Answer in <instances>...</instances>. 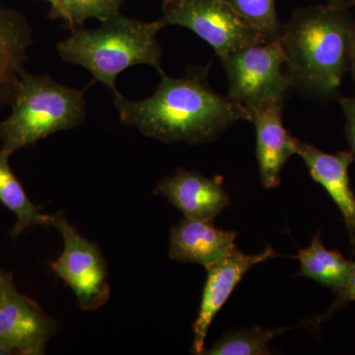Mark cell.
I'll list each match as a JSON object with an SVG mask.
<instances>
[{
	"label": "cell",
	"mask_w": 355,
	"mask_h": 355,
	"mask_svg": "<svg viewBox=\"0 0 355 355\" xmlns=\"http://www.w3.org/2000/svg\"><path fill=\"white\" fill-rule=\"evenodd\" d=\"M284 331L280 330H263L256 327L248 330L228 333L217 340L202 354L209 355H265L270 354V343L275 335Z\"/></svg>",
	"instance_id": "18"
},
{
	"label": "cell",
	"mask_w": 355,
	"mask_h": 355,
	"mask_svg": "<svg viewBox=\"0 0 355 355\" xmlns=\"http://www.w3.org/2000/svg\"><path fill=\"white\" fill-rule=\"evenodd\" d=\"M160 19L165 27L178 25L191 30L219 58L266 42L226 0H164Z\"/></svg>",
	"instance_id": "6"
},
{
	"label": "cell",
	"mask_w": 355,
	"mask_h": 355,
	"mask_svg": "<svg viewBox=\"0 0 355 355\" xmlns=\"http://www.w3.org/2000/svg\"><path fill=\"white\" fill-rule=\"evenodd\" d=\"M209 69L190 67L182 78H172L162 70L155 92L141 101L114 93L121 123L165 144H200L217 139L236 121H251L244 106L210 88Z\"/></svg>",
	"instance_id": "1"
},
{
	"label": "cell",
	"mask_w": 355,
	"mask_h": 355,
	"mask_svg": "<svg viewBox=\"0 0 355 355\" xmlns=\"http://www.w3.org/2000/svg\"><path fill=\"white\" fill-rule=\"evenodd\" d=\"M296 154L302 158L312 179L327 191L338 205L350 236L355 232V196L349 175L354 159L347 151L331 154L296 139Z\"/></svg>",
	"instance_id": "11"
},
{
	"label": "cell",
	"mask_w": 355,
	"mask_h": 355,
	"mask_svg": "<svg viewBox=\"0 0 355 355\" xmlns=\"http://www.w3.org/2000/svg\"><path fill=\"white\" fill-rule=\"evenodd\" d=\"M164 27L161 19L146 23L119 12L96 29H71L69 38L58 44V51L62 60L87 69L114 94L119 92L116 77L128 67L146 64L162 71L157 34Z\"/></svg>",
	"instance_id": "3"
},
{
	"label": "cell",
	"mask_w": 355,
	"mask_h": 355,
	"mask_svg": "<svg viewBox=\"0 0 355 355\" xmlns=\"http://www.w3.org/2000/svg\"><path fill=\"white\" fill-rule=\"evenodd\" d=\"M277 256V252L270 246L256 254H243L235 246L220 260L205 268L207 282L203 287L198 317L193 324V354H202L205 352L210 324L245 275L254 266Z\"/></svg>",
	"instance_id": "9"
},
{
	"label": "cell",
	"mask_w": 355,
	"mask_h": 355,
	"mask_svg": "<svg viewBox=\"0 0 355 355\" xmlns=\"http://www.w3.org/2000/svg\"><path fill=\"white\" fill-rule=\"evenodd\" d=\"M282 109L284 106H273L250 113V121L256 128L261 183L266 189L279 186L282 168L296 154V139L284 128Z\"/></svg>",
	"instance_id": "12"
},
{
	"label": "cell",
	"mask_w": 355,
	"mask_h": 355,
	"mask_svg": "<svg viewBox=\"0 0 355 355\" xmlns=\"http://www.w3.org/2000/svg\"><path fill=\"white\" fill-rule=\"evenodd\" d=\"M349 69L355 80V33L354 37H352V44H350Z\"/></svg>",
	"instance_id": "23"
},
{
	"label": "cell",
	"mask_w": 355,
	"mask_h": 355,
	"mask_svg": "<svg viewBox=\"0 0 355 355\" xmlns=\"http://www.w3.org/2000/svg\"><path fill=\"white\" fill-rule=\"evenodd\" d=\"M294 258L300 261L299 275L331 287L334 291L343 287L352 266V261L340 252L327 249L319 234L314 236L309 247L299 250Z\"/></svg>",
	"instance_id": "16"
},
{
	"label": "cell",
	"mask_w": 355,
	"mask_h": 355,
	"mask_svg": "<svg viewBox=\"0 0 355 355\" xmlns=\"http://www.w3.org/2000/svg\"><path fill=\"white\" fill-rule=\"evenodd\" d=\"M263 35L266 42L279 40L282 24L275 0H226Z\"/></svg>",
	"instance_id": "19"
},
{
	"label": "cell",
	"mask_w": 355,
	"mask_h": 355,
	"mask_svg": "<svg viewBox=\"0 0 355 355\" xmlns=\"http://www.w3.org/2000/svg\"><path fill=\"white\" fill-rule=\"evenodd\" d=\"M329 3L345 9H349L350 7H355V0H330Z\"/></svg>",
	"instance_id": "24"
},
{
	"label": "cell",
	"mask_w": 355,
	"mask_h": 355,
	"mask_svg": "<svg viewBox=\"0 0 355 355\" xmlns=\"http://www.w3.org/2000/svg\"><path fill=\"white\" fill-rule=\"evenodd\" d=\"M51 227L57 229L64 242L62 254L51 263V270L73 291L81 309H99L111 294L108 270L101 251L97 245L79 234L62 212L51 217Z\"/></svg>",
	"instance_id": "7"
},
{
	"label": "cell",
	"mask_w": 355,
	"mask_h": 355,
	"mask_svg": "<svg viewBox=\"0 0 355 355\" xmlns=\"http://www.w3.org/2000/svg\"><path fill=\"white\" fill-rule=\"evenodd\" d=\"M9 155L0 149V203L12 211L16 223L9 231L12 239H16L27 229L51 227V217L41 212L28 198L27 193L9 165Z\"/></svg>",
	"instance_id": "15"
},
{
	"label": "cell",
	"mask_w": 355,
	"mask_h": 355,
	"mask_svg": "<svg viewBox=\"0 0 355 355\" xmlns=\"http://www.w3.org/2000/svg\"><path fill=\"white\" fill-rule=\"evenodd\" d=\"M237 233L214 227L212 222L186 218L170 233L169 257L181 263L207 268L235 247Z\"/></svg>",
	"instance_id": "13"
},
{
	"label": "cell",
	"mask_w": 355,
	"mask_h": 355,
	"mask_svg": "<svg viewBox=\"0 0 355 355\" xmlns=\"http://www.w3.org/2000/svg\"><path fill=\"white\" fill-rule=\"evenodd\" d=\"M336 294V300L334 303L333 307L329 311L328 315L336 312L342 305L350 301H355V261H352V270H350L349 277L345 280V284L340 289L335 291Z\"/></svg>",
	"instance_id": "21"
},
{
	"label": "cell",
	"mask_w": 355,
	"mask_h": 355,
	"mask_svg": "<svg viewBox=\"0 0 355 355\" xmlns=\"http://www.w3.org/2000/svg\"><path fill=\"white\" fill-rule=\"evenodd\" d=\"M345 116V135L350 148L349 153L355 160V95L338 100Z\"/></svg>",
	"instance_id": "20"
},
{
	"label": "cell",
	"mask_w": 355,
	"mask_h": 355,
	"mask_svg": "<svg viewBox=\"0 0 355 355\" xmlns=\"http://www.w3.org/2000/svg\"><path fill=\"white\" fill-rule=\"evenodd\" d=\"M228 78L229 97L248 111L284 106L292 81L279 40L253 44L220 58Z\"/></svg>",
	"instance_id": "5"
},
{
	"label": "cell",
	"mask_w": 355,
	"mask_h": 355,
	"mask_svg": "<svg viewBox=\"0 0 355 355\" xmlns=\"http://www.w3.org/2000/svg\"><path fill=\"white\" fill-rule=\"evenodd\" d=\"M355 22L349 9L327 6L297 8L282 26L292 85L318 97H333L349 69Z\"/></svg>",
	"instance_id": "2"
},
{
	"label": "cell",
	"mask_w": 355,
	"mask_h": 355,
	"mask_svg": "<svg viewBox=\"0 0 355 355\" xmlns=\"http://www.w3.org/2000/svg\"><path fill=\"white\" fill-rule=\"evenodd\" d=\"M155 195L163 196L186 218L212 222L230 205L222 177L209 178L180 168L156 186Z\"/></svg>",
	"instance_id": "10"
},
{
	"label": "cell",
	"mask_w": 355,
	"mask_h": 355,
	"mask_svg": "<svg viewBox=\"0 0 355 355\" xmlns=\"http://www.w3.org/2000/svg\"><path fill=\"white\" fill-rule=\"evenodd\" d=\"M11 103V114L0 123L1 150L9 156L53 133L78 127L86 118L83 90L25 70L16 83Z\"/></svg>",
	"instance_id": "4"
},
{
	"label": "cell",
	"mask_w": 355,
	"mask_h": 355,
	"mask_svg": "<svg viewBox=\"0 0 355 355\" xmlns=\"http://www.w3.org/2000/svg\"><path fill=\"white\" fill-rule=\"evenodd\" d=\"M58 329V322L11 280L0 307V354H44Z\"/></svg>",
	"instance_id": "8"
},
{
	"label": "cell",
	"mask_w": 355,
	"mask_h": 355,
	"mask_svg": "<svg viewBox=\"0 0 355 355\" xmlns=\"http://www.w3.org/2000/svg\"><path fill=\"white\" fill-rule=\"evenodd\" d=\"M123 0H55L51 4V19H62L70 30L89 19L105 21L120 12Z\"/></svg>",
	"instance_id": "17"
},
{
	"label": "cell",
	"mask_w": 355,
	"mask_h": 355,
	"mask_svg": "<svg viewBox=\"0 0 355 355\" xmlns=\"http://www.w3.org/2000/svg\"><path fill=\"white\" fill-rule=\"evenodd\" d=\"M31 44V28L25 18L17 11L0 6V103L12 102Z\"/></svg>",
	"instance_id": "14"
},
{
	"label": "cell",
	"mask_w": 355,
	"mask_h": 355,
	"mask_svg": "<svg viewBox=\"0 0 355 355\" xmlns=\"http://www.w3.org/2000/svg\"><path fill=\"white\" fill-rule=\"evenodd\" d=\"M12 279V273L6 272L0 270V307L6 300L7 289H8L9 284Z\"/></svg>",
	"instance_id": "22"
},
{
	"label": "cell",
	"mask_w": 355,
	"mask_h": 355,
	"mask_svg": "<svg viewBox=\"0 0 355 355\" xmlns=\"http://www.w3.org/2000/svg\"><path fill=\"white\" fill-rule=\"evenodd\" d=\"M44 1H48V2H50L51 4H53V1H55V0H44Z\"/></svg>",
	"instance_id": "26"
},
{
	"label": "cell",
	"mask_w": 355,
	"mask_h": 355,
	"mask_svg": "<svg viewBox=\"0 0 355 355\" xmlns=\"http://www.w3.org/2000/svg\"><path fill=\"white\" fill-rule=\"evenodd\" d=\"M352 244L354 246V251L355 254V232L352 235Z\"/></svg>",
	"instance_id": "25"
}]
</instances>
